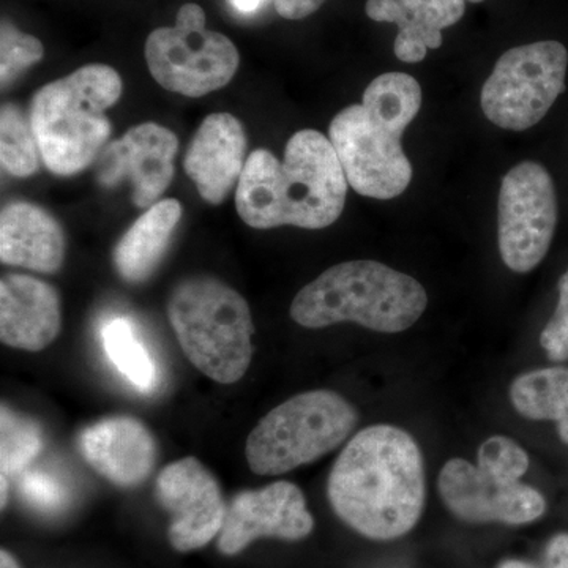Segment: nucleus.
I'll list each match as a JSON object with an SVG mask.
<instances>
[{
	"label": "nucleus",
	"mask_w": 568,
	"mask_h": 568,
	"mask_svg": "<svg viewBox=\"0 0 568 568\" xmlns=\"http://www.w3.org/2000/svg\"><path fill=\"white\" fill-rule=\"evenodd\" d=\"M336 515L372 540L410 532L424 514L425 465L420 447L398 426L362 429L338 455L327 481Z\"/></svg>",
	"instance_id": "f257e3e1"
},
{
	"label": "nucleus",
	"mask_w": 568,
	"mask_h": 568,
	"mask_svg": "<svg viewBox=\"0 0 568 568\" xmlns=\"http://www.w3.org/2000/svg\"><path fill=\"white\" fill-rule=\"evenodd\" d=\"M347 179L331 140L316 130L291 136L283 162L267 149L246 159L235 209L253 230H324L343 213Z\"/></svg>",
	"instance_id": "f03ea898"
},
{
	"label": "nucleus",
	"mask_w": 568,
	"mask_h": 568,
	"mask_svg": "<svg viewBox=\"0 0 568 568\" xmlns=\"http://www.w3.org/2000/svg\"><path fill=\"white\" fill-rule=\"evenodd\" d=\"M121 74L104 63H89L36 92L29 119L41 162L69 178L95 162L110 140L106 111L121 100Z\"/></svg>",
	"instance_id": "7ed1b4c3"
},
{
	"label": "nucleus",
	"mask_w": 568,
	"mask_h": 568,
	"mask_svg": "<svg viewBox=\"0 0 568 568\" xmlns=\"http://www.w3.org/2000/svg\"><path fill=\"white\" fill-rule=\"evenodd\" d=\"M428 297L413 276L376 261H349L327 268L295 295L291 317L306 328L339 323L399 334L424 315Z\"/></svg>",
	"instance_id": "20e7f679"
},
{
	"label": "nucleus",
	"mask_w": 568,
	"mask_h": 568,
	"mask_svg": "<svg viewBox=\"0 0 568 568\" xmlns=\"http://www.w3.org/2000/svg\"><path fill=\"white\" fill-rule=\"evenodd\" d=\"M168 317L193 366L220 384L245 376L253 358L254 325L244 297L215 276L182 280L171 293Z\"/></svg>",
	"instance_id": "39448f33"
},
{
	"label": "nucleus",
	"mask_w": 568,
	"mask_h": 568,
	"mask_svg": "<svg viewBox=\"0 0 568 568\" xmlns=\"http://www.w3.org/2000/svg\"><path fill=\"white\" fill-rule=\"evenodd\" d=\"M357 422L355 407L336 392L295 395L254 426L246 462L257 476H282L342 446Z\"/></svg>",
	"instance_id": "423d86ee"
},
{
	"label": "nucleus",
	"mask_w": 568,
	"mask_h": 568,
	"mask_svg": "<svg viewBox=\"0 0 568 568\" xmlns=\"http://www.w3.org/2000/svg\"><path fill=\"white\" fill-rule=\"evenodd\" d=\"M144 55L153 80L190 99L230 84L241 63L233 41L205 28V11L197 3L182 6L173 28L149 33Z\"/></svg>",
	"instance_id": "0eeeda50"
},
{
	"label": "nucleus",
	"mask_w": 568,
	"mask_h": 568,
	"mask_svg": "<svg viewBox=\"0 0 568 568\" xmlns=\"http://www.w3.org/2000/svg\"><path fill=\"white\" fill-rule=\"evenodd\" d=\"M568 52L559 41H537L500 55L481 89L488 121L525 132L537 125L566 91Z\"/></svg>",
	"instance_id": "6e6552de"
},
{
	"label": "nucleus",
	"mask_w": 568,
	"mask_h": 568,
	"mask_svg": "<svg viewBox=\"0 0 568 568\" xmlns=\"http://www.w3.org/2000/svg\"><path fill=\"white\" fill-rule=\"evenodd\" d=\"M406 129L364 103L335 115L328 140L354 192L373 200H392L406 192L413 179L402 145Z\"/></svg>",
	"instance_id": "1a4fd4ad"
},
{
	"label": "nucleus",
	"mask_w": 568,
	"mask_h": 568,
	"mask_svg": "<svg viewBox=\"0 0 568 568\" xmlns=\"http://www.w3.org/2000/svg\"><path fill=\"white\" fill-rule=\"evenodd\" d=\"M558 224V196L548 171L536 162L511 168L500 183L497 241L510 271L528 274L547 256Z\"/></svg>",
	"instance_id": "9d476101"
},
{
	"label": "nucleus",
	"mask_w": 568,
	"mask_h": 568,
	"mask_svg": "<svg viewBox=\"0 0 568 568\" xmlns=\"http://www.w3.org/2000/svg\"><path fill=\"white\" fill-rule=\"evenodd\" d=\"M437 487L448 510L467 523L528 525L547 510V500L536 488L491 476L463 458L444 465Z\"/></svg>",
	"instance_id": "9b49d317"
},
{
	"label": "nucleus",
	"mask_w": 568,
	"mask_h": 568,
	"mask_svg": "<svg viewBox=\"0 0 568 568\" xmlns=\"http://www.w3.org/2000/svg\"><path fill=\"white\" fill-rule=\"evenodd\" d=\"M155 489L160 506L171 515L170 541L178 551L203 548L222 532V489L200 459L186 457L164 467Z\"/></svg>",
	"instance_id": "f8f14e48"
},
{
	"label": "nucleus",
	"mask_w": 568,
	"mask_h": 568,
	"mask_svg": "<svg viewBox=\"0 0 568 568\" xmlns=\"http://www.w3.org/2000/svg\"><path fill=\"white\" fill-rule=\"evenodd\" d=\"M178 152L179 138L170 129L155 122L140 123L103 149L97 181L106 189L129 181L133 204L152 207L173 182Z\"/></svg>",
	"instance_id": "ddd939ff"
},
{
	"label": "nucleus",
	"mask_w": 568,
	"mask_h": 568,
	"mask_svg": "<svg viewBox=\"0 0 568 568\" xmlns=\"http://www.w3.org/2000/svg\"><path fill=\"white\" fill-rule=\"evenodd\" d=\"M315 528L302 489L291 481H275L260 489H246L226 507L219 548L223 555H239L263 537L302 540Z\"/></svg>",
	"instance_id": "4468645a"
},
{
	"label": "nucleus",
	"mask_w": 568,
	"mask_h": 568,
	"mask_svg": "<svg viewBox=\"0 0 568 568\" xmlns=\"http://www.w3.org/2000/svg\"><path fill=\"white\" fill-rule=\"evenodd\" d=\"M78 446L89 466L122 488L141 485L155 467L159 448L151 429L138 418H103L82 429Z\"/></svg>",
	"instance_id": "2eb2a0df"
},
{
	"label": "nucleus",
	"mask_w": 568,
	"mask_h": 568,
	"mask_svg": "<svg viewBox=\"0 0 568 568\" xmlns=\"http://www.w3.org/2000/svg\"><path fill=\"white\" fill-rule=\"evenodd\" d=\"M246 144L244 125L230 112H215L201 123L186 149L183 168L205 203L222 204L237 189L245 170Z\"/></svg>",
	"instance_id": "dca6fc26"
},
{
	"label": "nucleus",
	"mask_w": 568,
	"mask_h": 568,
	"mask_svg": "<svg viewBox=\"0 0 568 568\" xmlns=\"http://www.w3.org/2000/svg\"><path fill=\"white\" fill-rule=\"evenodd\" d=\"M61 332V298L50 283L28 275L0 280V339L14 349L39 353Z\"/></svg>",
	"instance_id": "f3484780"
},
{
	"label": "nucleus",
	"mask_w": 568,
	"mask_h": 568,
	"mask_svg": "<svg viewBox=\"0 0 568 568\" xmlns=\"http://www.w3.org/2000/svg\"><path fill=\"white\" fill-rule=\"evenodd\" d=\"M67 254L62 224L40 205L14 201L0 215V261L40 274L61 271Z\"/></svg>",
	"instance_id": "a211bd4d"
},
{
	"label": "nucleus",
	"mask_w": 568,
	"mask_h": 568,
	"mask_svg": "<svg viewBox=\"0 0 568 568\" xmlns=\"http://www.w3.org/2000/svg\"><path fill=\"white\" fill-rule=\"evenodd\" d=\"M365 11L369 20L398 26L395 55L417 63L443 44L444 29L462 20L466 0H366Z\"/></svg>",
	"instance_id": "6ab92c4d"
},
{
	"label": "nucleus",
	"mask_w": 568,
	"mask_h": 568,
	"mask_svg": "<svg viewBox=\"0 0 568 568\" xmlns=\"http://www.w3.org/2000/svg\"><path fill=\"white\" fill-rule=\"evenodd\" d=\"M181 219V203L163 200L129 227L112 253L115 271L123 282L138 284L151 278L170 248Z\"/></svg>",
	"instance_id": "aec40b11"
},
{
	"label": "nucleus",
	"mask_w": 568,
	"mask_h": 568,
	"mask_svg": "<svg viewBox=\"0 0 568 568\" xmlns=\"http://www.w3.org/2000/svg\"><path fill=\"white\" fill-rule=\"evenodd\" d=\"M510 402L519 416L558 424L560 440L568 446V368L549 366L518 376L510 386Z\"/></svg>",
	"instance_id": "412c9836"
},
{
	"label": "nucleus",
	"mask_w": 568,
	"mask_h": 568,
	"mask_svg": "<svg viewBox=\"0 0 568 568\" xmlns=\"http://www.w3.org/2000/svg\"><path fill=\"white\" fill-rule=\"evenodd\" d=\"M100 335L104 354L119 375L142 394L155 390L159 368L132 321L123 316L111 317L103 324Z\"/></svg>",
	"instance_id": "4be33fe9"
},
{
	"label": "nucleus",
	"mask_w": 568,
	"mask_h": 568,
	"mask_svg": "<svg viewBox=\"0 0 568 568\" xmlns=\"http://www.w3.org/2000/svg\"><path fill=\"white\" fill-rule=\"evenodd\" d=\"M43 432L32 418L14 413L9 406L0 409V467H2V507L9 496L10 478L20 476L39 457Z\"/></svg>",
	"instance_id": "5701e85b"
},
{
	"label": "nucleus",
	"mask_w": 568,
	"mask_h": 568,
	"mask_svg": "<svg viewBox=\"0 0 568 568\" xmlns=\"http://www.w3.org/2000/svg\"><path fill=\"white\" fill-rule=\"evenodd\" d=\"M0 162L13 178H31L39 171L41 155L31 119L13 103L0 111Z\"/></svg>",
	"instance_id": "b1692460"
},
{
	"label": "nucleus",
	"mask_w": 568,
	"mask_h": 568,
	"mask_svg": "<svg viewBox=\"0 0 568 568\" xmlns=\"http://www.w3.org/2000/svg\"><path fill=\"white\" fill-rule=\"evenodd\" d=\"M44 55L43 43L3 18L0 24V82L9 88Z\"/></svg>",
	"instance_id": "393cba45"
},
{
	"label": "nucleus",
	"mask_w": 568,
	"mask_h": 568,
	"mask_svg": "<svg viewBox=\"0 0 568 568\" xmlns=\"http://www.w3.org/2000/svg\"><path fill=\"white\" fill-rule=\"evenodd\" d=\"M477 466L503 480H519L529 469V455L517 440L493 436L477 452Z\"/></svg>",
	"instance_id": "a878e982"
},
{
	"label": "nucleus",
	"mask_w": 568,
	"mask_h": 568,
	"mask_svg": "<svg viewBox=\"0 0 568 568\" xmlns=\"http://www.w3.org/2000/svg\"><path fill=\"white\" fill-rule=\"evenodd\" d=\"M18 477V489L22 499L37 510L55 511L65 503V488L51 474L26 469Z\"/></svg>",
	"instance_id": "bb28decb"
},
{
	"label": "nucleus",
	"mask_w": 568,
	"mask_h": 568,
	"mask_svg": "<svg viewBox=\"0 0 568 568\" xmlns=\"http://www.w3.org/2000/svg\"><path fill=\"white\" fill-rule=\"evenodd\" d=\"M559 302L555 315L545 325L540 334V346L544 347L549 361H568V268L566 274L560 276Z\"/></svg>",
	"instance_id": "cd10ccee"
},
{
	"label": "nucleus",
	"mask_w": 568,
	"mask_h": 568,
	"mask_svg": "<svg viewBox=\"0 0 568 568\" xmlns=\"http://www.w3.org/2000/svg\"><path fill=\"white\" fill-rule=\"evenodd\" d=\"M327 0H274L276 13L284 20H305L316 13Z\"/></svg>",
	"instance_id": "c85d7f7f"
},
{
	"label": "nucleus",
	"mask_w": 568,
	"mask_h": 568,
	"mask_svg": "<svg viewBox=\"0 0 568 568\" xmlns=\"http://www.w3.org/2000/svg\"><path fill=\"white\" fill-rule=\"evenodd\" d=\"M547 568H568V534L552 537L545 555Z\"/></svg>",
	"instance_id": "c756f323"
},
{
	"label": "nucleus",
	"mask_w": 568,
	"mask_h": 568,
	"mask_svg": "<svg viewBox=\"0 0 568 568\" xmlns=\"http://www.w3.org/2000/svg\"><path fill=\"white\" fill-rule=\"evenodd\" d=\"M234 9L241 13H253L263 6L264 0H231Z\"/></svg>",
	"instance_id": "7c9ffc66"
},
{
	"label": "nucleus",
	"mask_w": 568,
	"mask_h": 568,
	"mask_svg": "<svg viewBox=\"0 0 568 568\" xmlns=\"http://www.w3.org/2000/svg\"><path fill=\"white\" fill-rule=\"evenodd\" d=\"M0 568H20V566L9 551L2 549V552H0Z\"/></svg>",
	"instance_id": "2f4dec72"
},
{
	"label": "nucleus",
	"mask_w": 568,
	"mask_h": 568,
	"mask_svg": "<svg viewBox=\"0 0 568 568\" xmlns=\"http://www.w3.org/2000/svg\"><path fill=\"white\" fill-rule=\"evenodd\" d=\"M499 568H536L530 566L528 562H523V560H506V562L500 564Z\"/></svg>",
	"instance_id": "473e14b6"
},
{
	"label": "nucleus",
	"mask_w": 568,
	"mask_h": 568,
	"mask_svg": "<svg viewBox=\"0 0 568 568\" xmlns=\"http://www.w3.org/2000/svg\"><path fill=\"white\" fill-rule=\"evenodd\" d=\"M469 2H473V3H480V2H484V0H469Z\"/></svg>",
	"instance_id": "72a5a7b5"
}]
</instances>
